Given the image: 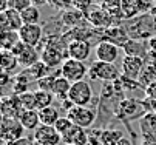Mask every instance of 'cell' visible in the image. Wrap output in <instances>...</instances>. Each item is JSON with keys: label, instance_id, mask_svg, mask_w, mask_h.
Here are the masks:
<instances>
[{"label": "cell", "instance_id": "cell-1", "mask_svg": "<svg viewBox=\"0 0 156 145\" xmlns=\"http://www.w3.org/2000/svg\"><path fill=\"white\" fill-rule=\"evenodd\" d=\"M122 76L121 70L115 64H108V62L96 60L88 68V77L90 80H102V82H115Z\"/></svg>", "mask_w": 156, "mask_h": 145}, {"label": "cell", "instance_id": "cell-2", "mask_svg": "<svg viewBox=\"0 0 156 145\" xmlns=\"http://www.w3.org/2000/svg\"><path fill=\"white\" fill-rule=\"evenodd\" d=\"M23 133H25V128L22 127L19 119L2 117V122H0V137H2V140L6 145L20 137H23L25 136Z\"/></svg>", "mask_w": 156, "mask_h": 145}, {"label": "cell", "instance_id": "cell-3", "mask_svg": "<svg viewBox=\"0 0 156 145\" xmlns=\"http://www.w3.org/2000/svg\"><path fill=\"white\" fill-rule=\"evenodd\" d=\"M60 74L65 79H68L71 84H74V82L83 80L88 76V68L83 62H79L74 59H66L60 67Z\"/></svg>", "mask_w": 156, "mask_h": 145}, {"label": "cell", "instance_id": "cell-4", "mask_svg": "<svg viewBox=\"0 0 156 145\" xmlns=\"http://www.w3.org/2000/svg\"><path fill=\"white\" fill-rule=\"evenodd\" d=\"M65 116H68L74 125L80 127V128H91L93 123L96 122V111L93 108H88V107H79L74 105Z\"/></svg>", "mask_w": 156, "mask_h": 145}, {"label": "cell", "instance_id": "cell-5", "mask_svg": "<svg viewBox=\"0 0 156 145\" xmlns=\"http://www.w3.org/2000/svg\"><path fill=\"white\" fill-rule=\"evenodd\" d=\"M144 105H145L144 102H139L135 99H124L118 103L115 114L121 119H136V117H141L144 113H147Z\"/></svg>", "mask_w": 156, "mask_h": 145}, {"label": "cell", "instance_id": "cell-6", "mask_svg": "<svg viewBox=\"0 0 156 145\" xmlns=\"http://www.w3.org/2000/svg\"><path fill=\"white\" fill-rule=\"evenodd\" d=\"M68 99L79 107H87L88 103L93 99V91L91 87L87 80H80V82H74L71 84L70 93H68Z\"/></svg>", "mask_w": 156, "mask_h": 145}, {"label": "cell", "instance_id": "cell-7", "mask_svg": "<svg viewBox=\"0 0 156 145\" xmlns=\"http://www.w3.org/2000/svg\"><path fill=\"white\" fill-rule=\"evenodd\" d=\"M145 70V59L144 57H135V56H124L121 73L125 77L138 80L141 74Z\"/></svg>", "mask_w": 156, "mask_h": 145}, {"label": "cell", "instance_id": "cell-8", "mask_svg": "<svg viewBox=\"0 0 156 145\" xmlns=\"http://www.w3.org/2000/svg\"><path fill=\"white\" fill-rule=\"evenodd\" d=\"M33 139L36 145H59L60 142H63L62 136L51 125H40L34 131Z\"/></svg>", "mask_w": 156, "mask_h": 145}, {"label": "cell", "instance_id": "cell-9", "mask_svg": "<svg viewBox=\"0 0 156 145\" xmlns=\"http://www.w3.org/2000/svg\"><path fill=\"white\" fill-rule=\"evenodd\" d=\"M119 53H121V48L115 43L108 42V40H99L94 48L96 60L108 62V64H115L119 59Z\"/></svg>", "mask_w": 156, "mask_h": 145}, {"label": "cell", "instance_id": "cell-10", "mask_svg": "<svg viewBox=\"0 0 156 145\" xmlns=\"http://www.w3.org/2000/svg\"><path fill=\"white\" fill-rule=\"evenodd\" d=\"M91 54V43L88 40H73L66 45V56L68 59H74L79 62L88 60Z\"/></svg>", "mask_w": 156, "mask_h": 145}, {"label": "cell", "instance_id": "cell-11", "mask_svg": "<svg viewBox=\"0 0 156 145\" xmlns=\"http://www.w3.org/2000/svg\"><path fill=\"white\" fill-rule=\"evenodd\" d=\"M113 19H115L113 16H111L110 12H107L105 9H102V8H94L87 14L88 23H90L93 28H98V29H102V31L115 25Z\"/></svg>", "mask_w": 156, "mask_h": 145}, {"label": "cell", "instance_id": "cell-12", "mask_svg": "<svg viewBox=\"0 0 156 145\" xmlns=\"http://www.w3.org/2000/svg\"><path fill=\"white\" fill-rule=\"evenodd\" d=\"M42 34H43V29L39 23L37 25H23L19 29L20 42H23L25 45H30V47H37L40 43Z\"/></svg>", "mask_w": 156, "mask_h": 145}, {"label": "cell", "instance_id": "cell-13", "mask_svg": "<svg viewBox=\"0 0 156 145\" xmlns=\"http://www.w3.org/2000/svg\"><path fill=\"white\" fill-rule=\"evenodd\" d=\"M102 40H108V42L118 45L119 48H124V45L130 40V36L125 28H122L119 25H113L102 31Z\"/></svg>", "mask_w": 156, "mask_h": 145}, {"label": "cell", "instance_id": "cell-14", "mask_svg": "<svg viewBox=\"0 0 156 145\" xmlns=\"http://www.w3.org/2000/svg\"><path fill=\"white\" fill-rule=\"evenodd\" d=\"M139 130L142 139H153L156 140V113L147 111L139 117Z\"/></svg>", "mask_w": 156, "mask_h": 145}, {"label": "cell", "instance_id": "cell-15", "mask_svg": "<svg viewBox=\"0 0 156 145\" xmlns=\"http://www.w3.org/2000/svg\"><path fill=\"white\" fill-rule=\"evenodd\" d=\"M62 50L56 48L54 43H48L45 45L43 51L40 53V60L45 65H48L50 68H56V67H62Z\"/></svg>", "mask_w": 156, "mask_h": 145}, {"label": "cell", "instance_id": "cell-16", "mask_svg": "<svg viewBox=\"0 0 156 145\" xmlns=\"http://www.w3.org/2000/svg\"><path fill=\"white\" fill-rule=\"evenodd\" d=\"M60 19H62V23L65 26L71 28V29L85 26V22H88V20H87V14L82 12V11H79V9H76V8H71L68 11L62 12V17Z\"/></svg>", "mask_w": 156, "mask_h": 145}, {"label": "cell", "instance_id": "cell-17", "mask_svg": "<svg viewBox=\"0 0 156 145\" xmlns=\"http://www.w3.org/2000/svg\"><path fill=\"white\" fill-rule=\"evenodd\" d=\"M23 111L17 100V96H5L2 99V117L19 119L20 113Z\"/></svg>", "mask_w": 156, "mask_h": 145}, {"label": "cell", "instance_id": "cell-18", "mask_svg": "<svg viewBox=\"0 0 156 145\" xmlns=\"http://www.w3.org/2000/svg\"><path fill=\"white\" fill-rule=\"evenodd\" d=\"M19 122L22 123V127L30 131H36L42 123H40V116L39 110H23L19 116Z\"/></svg>", "mask_w": 156, "mask_h": 145}, {"label": "cell", "instance_id": "cell-19", "mask_svg": "<svg viewBox=\"0 0 156 145\" xmlns=\"http://www.w3.org/2000/svg\"><path fill=\"white\" fill-rule=\"evenodd\" d=\"M62 140L71 145H88V131L85 128L74 125L65 136H62Z\"/></svg>", "mask_w": 156, "mask_h": 145}, {"label": "cell", "instance_id": "cell-20", "mask_svg": "<svg viewBox=\"0 0 156 145\" xmlns=\"http://www.w3.org/2000/svg\"><path fill=\"white\" fill-rule=\"evenodd\" d=\"M122 50H124L125 56H135V57H144V59L148 53L147 42H144V40H136V39H130L124 45Z\"/></svg>", "mask_w": 156, "mask_h": 145}, {"label": "cell", "instance_id": "cell-21", "mask_svg": "<svg viewBox=\"0 0 156 145\" xmlns=\"http://www.w3.org/2000/svg\"><path fill=\"white\" fill-rule=\"evenodd\" d=\"M17 59H19V65L23 67V68L27 70V68L33 67L34 64H37V62L40 60V54H39V51H37L36 47L27 45L25 50L22 51V54H20Z\"/></svg>", "mask_w": 156, "mask_h": 145}, {"label": "cell", "instance_id": "cell-22", "mask_svg": "<svg viewBox=\"0 0 156 145\" xmlns=\"http://www.w3.org/2000/svg\"><path fill=\"white\" fill-rule=\"evenodd\" d=\"M70 88H71V82H70L68 79H65V77L60 74V76H57V77H56V80H54V85H53V94H54L57 99L63 100V99L68 97Z\"/></svg>", "mask_w": 156, "mask_h": 145}, {"label": "cell", "instance_id": "cell-23", "mask_svg": "<svg viewBox=\"0 0 156 145\" xmlns=\"http://www.w3.org/2000/svg\"><path fill=\"white\" fill-rule=\"evenodd\" d=\"M39 116H40V123H42V125H51V127H54V123L60 117L59 110L56 107H53V105L39 110Z\"/></svg>", "mask_w": 156, "mask_h": 145}, {"label": "cell", "instance_id": "cell-24", "mask_svg": "<svg viewBox=\"0 0 156 145\" xmlns=\"http://www.w3.org/2000/svg\"><path fill=\"white\" fill-rule=\"evenodd\" d=\"M0 65H2V71L11 74L19 67V59L11 51L2 50V54H0Z\"/></svg>", "mask_w": 156, "mask_h": 145}, {"label": "cell", "instance_id": "cell-25", "mask_svg": "<svg viewBox=\"0 0 156 145\" xmlns=\"http://www.w3.org/2000/svg\"><path fill=\"white\" fill-rule=\"evenodd\" d=\"M124 137V133L118 128H105L101 134V145H118V142Z\"/></svg>", "mask_w": 156, "mask_h": 145}, {"label": "cell", "instance_id": "cell-26", "mask_svg": "<svg viewBox=\"0 0 156 145\" xmlns=\"http://www.w3.org/2000/svg\"><path fill=\"white\" fill-rule=\"evenodd\" d=\"M101 8L105 9L107 12H110L115 19H124L122 16V0H102L101 2Z\"/></svg>", "mask_w": 156, "mask_h": 145}, {"label": "cell", "instance_id": "cell-27", "mask_svg": "<svg viewBox=\"0 0 156 145\" xmlns=\"http://www.w3.org/2000/svg\"><path fill=\"white\" fill-rule=\"evenodd\" d=\"M28 70V73H30V76H31V79L33 80H36V82H39L40 79H43L45 76H48V74H51L50 73V67L48 65H45L42 60H39L37 64H34L33 67H30V68H27Z\"/></svg>", "mask_w": 156, "mask_h": 145}, {"label": "cell", "instance_id": "cell-28", "mask_svg": "<svg viewBox=\"0 0 156 145\" xmlns=\"http://www.w3.org/2000/svg\"><path fill=\"white\" fill-rule=\"evenodd\" d=\"M20 42V36L19 31H8V33H2V40H0V45L2 50L5 51H11L14 48L16 43Z\"/></svg>", "mask_w": 156, "mask_h": 145}, {"label": "cell", "instance_id": "cell-29", "mask_svg": "<svg viewBox=\"0 0 156 145\" xmlns=\"http://www.w3.org/2000/svg\"><path fill=\"white\" fill-rule=\"evenodd\" d=\"M22 20H23V25H37L40 20V11L37 6L31 5L28 6L25 11H22Z\"/></svg>", "mask_w": 156, "mask_h": 145}, {"label": "cell", "instance_id": "cell-30", "mask_svg": "<svg viewBox=\"0 0 156 145\" xmlns=\"http://www.w3.org/2000/svg\"><path fill=\"white\" fill-rule=\"evenodd\" d=\"M5 12L6 16V20H8V23H9V28L12 31H19L22 26H23V20H22V14L12 8H8L6 11H2Z\"/></svg>", "mask_w": 156, "mask_h": 145}, {"label": "cell", "instance_id": "cell-31", "mask_svg": "<svg viewBox=\"0 0 156 145\" xmlns=\"http://www.w3.org/2000/svg\"><path fill=\"white\" fill-rule=\"evenodd\" d=\"M17 100L20 103L22 110H37V100L34 91H27L23 94H19Z\"/></svg>", "mask_w": 156, "mask_h": 145}, {"label": "cell", "instance_id": "cell-32", "mask_svg": "<svg viewBox=\"0 0 156 145\" xmlns=\"http://www.w3.org/2000/svg\"><path fill=\"white\" fill-rule=\"evenodd\" d=\"M36 94V100H37V110H42V108H47V107H51L53 105V100H54V94L50 93V91H43V90H36L34 91Z\"/></svg>", "mask_w": 156, "mask_h": 145}, {"label": "cell", "instance_id": "cell-33", "mask_svg": "<svg viewBox=\"0 0 156 145\" xmlns=\"http://www.w3.org/2000/svg\"><path fill=\"white\" fill-rule=\"evenodd\" d=\"M139 0H122V16L124 19H130L139 11Z\"/></svg>", "mask_w": 156, "mask_h": 145}, {"label": "cell", "instance_id": "cell-34", "mask_svg": "<svg viewBox=\"0 0 156 145\" xmlns=\"http://www.w3.org/2000/svg\"><path fill=\"white\" fill-rule=\"evenodd\" d=\"M73 127H74V123H73V120H71L68 116H60L59 120L54 123V128L57 130V133H59L60 136H65Z\"/></svg>", "mask_w": 156, "mask_h": 145}, {"label": "cell", "instance_id": "cell-35", "mask_svg": "<svg viewBox=\"0 0 156 145\" xmlns=\"http://www.w3.org/2000/svg\"><path fill=\"white\" fill-rule=\"evenodd\" d=\"M51 6L65 12V11L74 8V3H73V0H51Z\"/></svg>", "mask_w": 156, "mask_h": 145}, {"label": "cell", "instance_id": "cell-36", "mask_svg": "<svg viewBox=\"0 0 156 145\" xmlns=\"http://www.w3.org/2000/svg\"><path fill=\"white\" fill-rule=\"evenodd\" d=\"M33 2L31 0H9V8L22 12V11H25L28 6H31Z\"/></svg>", "mask_w": 156, "mask_h": 145}, {"label": "cell", "instance_id": "cell-37", "mask_svg": "<svg viewBox=\"0 0 156 145\" xmlns=\"http://www.w3.org/2000/svg\"><path fill=\"white\" fill-rule=\"evenodd\" d=\"M73 3H74V8L88 14L91 11V6H93V0H73Z\"/></svg>", "mask_w": 156, "mask_h": 145}, {"label": "cell", "instance_id": "cell-38", "mask_svg": "<svg viewBox=\"0 0 156 145\" xmlns=\"http://www.w3.org/2000/svg\"><path fill=\"white\" fill-rule=\"evenodd\" d=\"M101 134L102 130H96V128L88 130V145H101Z\"/></svg>", "mask_w": 156, "mask_h": 145}, {"label": "cell", "instance_id": "cell-39", "mask_svg": "<svg viewBox=\"0 0 156 145\" xmlns=\"http://www.w3.org/2000/svg\"><path fill=\"white\" fill-rule=\"evenodd\" d=\"M144 93L147 96V99H151V100H156V80L153 84H150L148 87L144 88Z\"/></svg>", "mask_w": 156, "mask_h": 145}, {"label": "cell", "instance_id": "cell-40", "mask_svg": "<svg viewBox=\"0 0 156 145\" xmlns=\"http://www.w3.org/2000/svg\"><path fill=\"white\" fill-rule=\"evenodd\" d=\"M8 145H36V143H34V139L33 137L23 136V137H20V139H17V140H14V142H11Z\"/></svg>", "mask_w": 156, "mask_h": 145}, {"label": "cell", "instance_id": "cell-41", "mask_svg": "<svg viewBox=\"0 0 156 145\" xmlns=\"http://www.w3.org/2000/svg\"><path fill=\"white\" fill-rule=\"evenodd\" d=\"M145 42H147L148 51H154V53H156V36H151L148 40H145Z\"/></svg>", "mask_w": 156, "mask_h": 145}, {"label": "cell", "instance_id": "cell-42", "mask_svg": "<svg viewBox=\"0 0 156 145\" xmlns=\"http://www.w3.org/2000/svg\"><path fill=\"white\" fill-rule=\"evenodd\" d=\"M9 73H5V71H2V87H6L8 85V82H9Z\"/></svg>", "mask_w": 156, "mask_h": 145}, {"label": "cell", "instance_id": "cell-43", "mask_svg": "<svg viewBox=\"0 0 156 145\" xmlns=\"http://www.w3.org/2000/svg\"><path fill=\"white\" fill-rule=\"evenodd\" d=\"M34 6H42V5H47V3H51V0H31Z\"/></svg>", "mask_w": 156, "mask_h": 145}, {"label": "cell", "instance_id": "cell-44", "mask_svg": "<svg viewBox=\"0 0 156 145\" xmlns=\"http://www.w3.org/2000/svg\"><path fill=\"white\" fill-rule=\"evenodd\" d=\"M118 145H133V143H131V140H130L127 136H124V137L118 142Z\"/></svg>", "mask_w": 156, "mask_h": 145}, {"label": "cell", "instance_id": "cell-45", "mask_svg": "<svg viewBox=\"0 0 156 145\" xmlns=\"http://www.w3.org/2000/svg\"><path fill=\"white\" fill-rule=\"evenodd\" d=\"M141 145H156V140H153V139H142Z\"/></svg>", "mask_w": 156, "mask_h": 145}, {"label": "cell", "instance_id": "cell-46", "mask_svg": "<svg viewBox=\"0 0 156 145\" xmlns=\"http://www.w3.org/2000/svg\"><path fill=\"white\" fill-rule=\"evenodd\" d=\"M154 8H156V0H154Z\"/></svg>", "mask_w": 156, "mask_h": 145}, {"label": "cell", "instance_id": "cell-47", "mask_svg": "<svg viewBox=\"0 0 156 145\" xmlns=\"http://www.w3.org/2000/svg\"><path fill=\"white\" fill-rule=\"evenodd\" d=\"M65 145H71V143H65Z\"/></svg>", "mask_w": 156, "mask_h": 145}]
</instances>
